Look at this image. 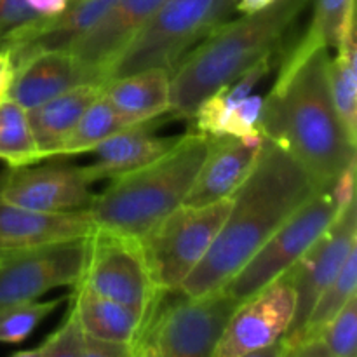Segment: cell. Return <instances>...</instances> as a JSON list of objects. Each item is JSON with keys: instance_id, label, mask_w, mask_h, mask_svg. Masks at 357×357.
<instances>
[{"instance_id": "1", "label": "cell", "mask_w": 357, "mask_h": 357, "mask_svg": "<svg viewBox=\"0 0 357 357\" xmlns=\"http://www.w3.org/2000/svg\"><path fill=\"white\" fill-rule=\"evenodd\" d=\"M260 129L298 160L317 190L333 188L356 162V143L345 132L331 98L326 47H309L298 40L286 54L264 98Z\"/></svg>"}, {"instance_id": "2", "label": "cell", "mask_w": 357, "mask_h": 357, "mask_svg": "<svg viewBox=\"0 0 357 357\" xmlns=\"http://www.w3.org/2000/svg\"><path fill=\"white\" fill-rule=\"evenodd\" d=\"M316 190L298 160L264 136L253 169L230 195L218 236L178 293L195 298L222 289Z\"/></svg>"}, {"instance_id": "3", "label": "cell", "mask_w": 357, "mask_h": 357, "mask_svg": "<svg viewBox=\"0 0 357 357\" xmlns=\"http://www.w3.org/2000/svg\"><path fill=\"white\" fill-rule=\"evenodd\" d=\"M310 2L275 0L258 13L220 24L171 72V114L192 119L206 98L264 59L274 58Z\"/></svg>"}, {"instance_id": "4", "label": "cell", "mask_w": 357, "mask_h": 357, "mask_svg": "<svg viewBox=\"0 0 357 357\" xmlns=\"http://www.w3.org/2000/svg\"><path fill=\"white\" fill-rule=\"evenodd\" d=\"M208 150V136L187 132L164 155L110 178L87 208L94 227L142 239L185 202Z\"/></svg>"}, {"instance_id": "5", "label": "cell", "mask_w": 357, "mask_h": 357, "mask_svg": "<svg viewBox=\"0 0 357 357\" xmlns=\"http://www.w3.org/2000/svg\"><path fill=\"white\" fill-rule=\"evenodd\" d=\"M234 13V0H164L107 73V82L178 63Z\"/></svg>"}, {"instance_id": "6", "label": "cell", "mask_w": 357, "mask_h": 357, "mask_svg": "<svg viewBox=\"0 0 357 357\" xmlns=\"http://www.w3.org/2000/svg\"><path fill=\"white\" fill-rule=\"evenodd\" d=\"M230 197L206 206L181 204L139 239L157 288L174 293L195 271L218 236Z\"/></svg>"}, {"instance_id": "7", "label": "cell", "mask_w": 357, "mask_h": 357, "mask_svg": "<svg viewBox=\"0 0 357 357\" xmlns=\"http://www.w3.org/2000/svg\"><path fill=\"white\" fill-rule=\"evenodd\" d=\"M340 209L333 188L316 190V194L237 271L223 289L243 303L268 282L286 274L333 223Z\"/></svg>"}, {"instance_id": "8", "label": "cell", "mask_w": 357, "mask_h": 357, "mask_svg": "<svg viewBox=\"0 0 357 357\" xmlns=\"http://www.w3.org/2000/svg\"><path fill=\"white\" fill-rule=\"evenodd\" d=\"M77 284L152 317L166 293L157 288L138 239L94 227L86 268Z\"/></svg>"}, {"instance_id": "9", "label": "cell", "mask_w": 357, "mask_h": 357, "mask_svg": "<svg viewBox=\"0 0 357 357\" xmlns=\"http://www.w3.org/2000/svg\"><path fill=\"white\" fill-rule=\"evenodd\" d=\"M171 296L164 295L146 328L155 357H215L241 302L223 288L195 298L178 291Z\"/></svg>"}, {"instance_id": "10", "label": "cell", "mask_w": 357, "mask_h": 357, "mask_svg": "<svg viewBox=\"0 0 357 357\" xmlns=\"http://www.w3.org/2000/svg\"><path fill=\"white\" fill-rule=\"evenodd\" d=\"M87 237L9 248L0 258V309L75 286L86 268Z\"/></svg>"}, {"instance_id": "11", "label": "cell", "mask_w": 357, "mask_h": 357, "mask_svg": "<svg viewBox=\"0 0 357 357\" xmlns=\"http://www.w3.org/2000/svg\"><path fill=\"white\" fill-rule=\"evenodd\" d=\"M357 248V213L356 199L338 211L333 223L321 234L319 239L302 255L289 268L296 305L295 317L284 335V344L291 342L305 324L310 310L316 305L321 293L331 284L352 250Z\"/></svg>"}, {"instance_id": "12", "label": "cell", "mask_w": 357, "mask_h": 357, "mask_svg": "<svg viewBox=\"0 0 357 357\" xmlns=\"http://www.w3.org/2000/svg\"><path fill=\"white\" fill-rule=\"evenodd\" d=\"M94 183L96 178L89 166L30 164L0 173V195L10 204L33 211L68 213L89 208Z\"/></svg>"}, {"instance_id": "13", "label": "cell", "mask_w": 357, "mask_h": 357, "mask_svg": "<svg viewBox=\"0 0 357 357\" xmlns=\"http://www.w3.org/2000/svg\"><path fill=\"white\" fill-rule=\"evenodd\" d=\"M296 296L289 272L279 275L234 310L215 357H241L282 340L295 317Z\"/></svg>"}, {"instance_id": "14", "label": "cell", "mask_w": 357, "mask_h": 357, "mask_svg": "<svg viewBox=\"0 0 357 357\" xmlns=\"http://www.w3.org/2000/svg\"><path fill=\"white\" fill-rule=\"evenodd\" d=\"M164 0H115L107 13L68 49L107 84V73Z\"/></svg>"}, {"instance_id": "15", "label": "cell", "mask_w": 357, "mask_h": 357, "mask_svg": "<svg viewBox=\"0 0 357 357\" xmlns=\"http://www.w3.org/2000/svg\"><path fill=\"white\" fill-rule=\"evenodd\" d=\"M264 132L250 138L215 136L208 138V150L185 197L187 206H206L229 199L253 169L260 153Z\"/></svg>"}, {"instance_id": "16", "label": "cell", "mask_w": 357, "mask_h": 357, "mask_svg": "<svg viewBox=\"0 0 357 357\" xmlns=\"http://www.w3.org/2000/svg\"><path fill=\"white\" fill-rule=\"evenodd\" d=\"M82 84L105 86L103 80L70 51H47L30 58L14 72L7 98L24 110H31Z\"/></svg>"}, {"instance_id": "17", "label": "cell", "mask_w": 357, "mask_h": 357, "mask_svg": "<svg viewBox=\"0 0 357 357\" xmlns=\"http://www.w3.org/2000/svg\"><path fill=\"white\" fill-rule=\"evenodd\" d=\"M93 230L94 223L87 209L42 213L10 204L0 195V244L7 248H28L87 237Z\"/></svg>"}, {"instance_id": "18", "label": "cell", "mask_w": 357, "mask_h": 357, "mask_svg": "<svg viewBox=\"0 0 357 357\" xmlns=\"http://www.w3.org/2000/svg\"><path fill=\"white\" fill-rule=\"evenodd\" d=\"M115 0H68L65 9L28 33L7 52L13 59L14 72L33 56L47 51H68L84 33L96 24Z\"/></svg>"}, {"instance_id": "19", "label": "cell", "mask_w": 357, "mask_h": 357, "mask_svg": "<svg viewBox=\"0 0 357 357\" xmlns=\"http://www.w3.org/2000/svg\"><path fill=\"white\" fill-rule=\"evenodd\" d=\"M100 84H82L26 110L40 160L58 157L84 112L103 94Z\"/></svg>"}, {"instance_id": "20", "label": "cell", "mask_w": 357, "mask_h": 357, "mask_svg": "<svg viewBox=\"0 0 357 357\" xmlns=\"http://www.w3.org/2000/svg\"><path fill=\"white\" fill-rule=\"evenodd\" d=\"M70 305L75 310L86 337L114 344L135 345L152 319L131 307L103 298L82 284L73 286Z\"/></svg>"}, {"instance_id": "21", "label": "cell", "mask_w": 357, "mask_h": 357, "mask_svg": "<svg viewBox=\"0 0 357 357\" xmlns=\"http://www.w3.org/2000/svg\"><path fill=\"white\" fill-rule=\"evenodd\" d=\"M155 121L122 129L101 142L93 150L96 160L89 164V169L96 181L138 169V167L159 159L178 142L180 136L159 138L153 135L155 128L159 126Z\"/></svg>"}, {"instance_id": "22", "label": "cell", "mask_w": 357, "mask_h": 357, "mask_svg": "<svg viewBox=\"0 0 357 357\" xmlns=\"http://www.w3.org/2000/svg\"><path fill=\"white\" fill-rule=\"evenodd\" d=\"M103 94L129 126L159 119L171 108V75L149 68L105 84Z\"/></svg>"}, {"instance_id": "23", "label": "cell", "mask_w": 357, "mask_h": 357, "mask_svg": "<svg viewBox=\"0 0 357 357\" xmlns=\"http://www.w3.org/2000/svg\"><path fill=\"white\" fill-rule=\"evenodd\" d=\"M264 110V98L251 94L246 100L232 105L227 103L220 93L206 98L194 114L197 132L215 138V136H236L250 138L261 132L260 121Z\"/></svg>"}, {"instance_id": "24", "label": "cell", "mask_w": 357, "mask_h": 357, "mask_svg": "<svg viewBox=\"0 0 357 357\" xmlns=\"http://www.w3.org/2000/svg\"><path fill=\"white\" fill-rule=\"evenodd\" d=\"M330 87L335 110L352 143H357V49L356 21L330 58Z\"/></svg>"}, {"instance_id": "25", "label": "cell", "mask_w": 357, "mask_h": 357, "mask_svg": "<svg viewBox=\"0 0 357 357\" xmlns=\"http://www.w3.org/2000/svg\"><path fill=\"white\" fill-rule=\"evenodd\" d=\"M356 289L357 248L352 250V253L349 255V258L345 260L344 267L338 272L337 278H335L333 281H331V284L321 293V296L317 298L314 309L310 310L309 317H307L302 330L298 331V335H296L291 342L286 344V347H291V345L300 344V342H309L321 338V335L326 330L328 324L331 323V319L344 309L345 303H347L352 296H356Z\"/></svg>"}, {"instance_id": "26", "label": "cell", "mask_w": 357, "mask_h": 357, "mask_svg": "<svg viewBox=\"0 0 357 357\" xmlns=\"http://www.w3.org/2000/svg\"><path fill=\"white\" fill-rule=\"evenodd\" d=\"M0 160L9 167L40 162L26 110L10 98L0 101Z\"/></svg>"}, {"instance_id": "27", "label": "cell", "mask_w": 357, "mask_h": 357, "mask_svg": "<svg viewBox=\"0 0 357 357\" xmlns=\"http://www.w3.org/2000/svg\"><path fill=\"white\" fill-rule=\"evenodd\" d=\"M68 0H0V51H7L45 21L58 16Z\"/></svg>"}, {"instance_id": "28", "label": "cell", "mask_w": 357, "mask_h": 357, "mask_svg": "<svg viewBox=\"0 0 357 357\" xmlns=\"http://www.w3.org/2000/svg\"><path fill=\"white\" fill-rule=\"evenodd\" d=\"M131 128L110 105V101L101 94L80 117L68 139L63 145L58 157L77 155V153L93 152L101 142L114 136L115 132Z\"/></svg>"}, {"instance_id": "29", "label": "cell", "mask_w": 357, "mask_h": 357, "mask_svg": "<svg viewBox=\"0 0 357 357\" xmlns=\"http://www.w3.org/2000/svg\"><path fill=\"white\" fill-rule=\"evenodd\" d=\"M314 14L300 42L309 47L337 49L356 21V0H312Z\"/></svg>"}, {"instance_id": "30", "label": "cell", "mask_w": 357, "mask_h": 357, "mask_svg": "<svg viewBox=\"0 0 357 357\" xmlns=\"http://www.w3.org/2000/svg\"><path fill=\"white\" fill-rule=\"evenodd\" d=\"M63 298L51 302H21L0 309V344H21L47 316H51Z\"/></svg>"}, {"instance_id": "31", "label": "cell", "mask_w": 357, "mask_h": 357, "mask_svg": "<svg viewBox=\"0 0 357 357\" xmlns=\"http://www.w3.org/2000/svg\"><path fill=\"white\" fill-rule=\"evenodd\" d=\"M321 340L333 357H357V296L331 319Z\"/></svg>"}, {"instance_id": "32", "label": "cell", "mask_w": 357, "mask_h": 357, "mask_svg": "<svg viewBox=\"0 0 357 357\" xmlns=\"http://www.w3.org/2000/svg\"><path fill=\"white\" fill-rule=\"evenodd\" d=\"M84 335L73 307H68L63 323L42 342V357H80L84 347Z\"/></svg>"}, {"instance_id": "33", "label": "cell", "mask_w": 357, "mask_h": 357, "mask_svg": "<svg viewBox=\"0 0 357 357\" xmlns=\"http://www.w3.org/2000/svg\"><path fill=\"white\" fill-rule=\"evenodd\" d=\"M132 345L114 344V342L98 340V338H84L82 356L80 357H131Z\"/></svg>"}, {"instance_id": "34", "label": "cell", "mask_w": 357, "mask_h": 357, "mask_svg": "<svg viewBox=\"0 0 357 357\" xmlns=\"http://www.w3.org/2000/svg\"><path fill=\"white\" fill-rule=\"evenodd\" d=\"M282 357H333L328 351V347L324 345V342L321 338L317 340H309V342H300V344L291 345V347H286L284 356Z\"/></svg>"}, {"instance_id": "35", "label": "cell", "mask_w": 357, "mask_h": 357, "mask_svg": "<svg viewBox=\"0 0 357 357\" xmlns=\"http://www.w3.org/2000/svg\"><path fill=\"white\" fill-rule=\"evenodd\" d=\"M14 79V65L7 51H0V101L7 98Z\"/></svg>"}, {"instance_id": "36", "label": "cell", "mask_w": 357, "mask_h": 357, "mask_svg": "<svg viewBox=\"0 0 357 357\" xmlns=\"http://www.w3.org/2000/svg\"><path fill=\"white\" fill-rule=\"evenodd\" d=\"M274 2L275 0H234V10L241 14H253Z\"/></svg>"}, {"instance_id": "37", "label": "cell", "mask_w": 357, "mask_h": 357, "mask_svg": "<svg viewBox=\"0 0 357 357\" xmlns=\"http://www.w3.org/2000/svg\"><path fill=\"white\" fill-rule=\"evenodd\" d=\"M131 357H155L153 344H152V340H150V335L146 330H145V333L139 337V340L132 345Z\"/></svg>"}, {"instance_id": "38", "label": "cell", "mask_w": 357, "mask_h": 357, "mask_svg": "<svg viewBox=\"0 0 357 357\" xmlns=\"http://www.w3.org/2000/svg\"><path fill=\"white\" fill-rule=\"evenodd\" d=\"M284 351H286L284 340H279L275 342V344L268 345V347L258 349V351L250 352V354H244L241 357H282L284 356Z\"/></svg>"}, {"instance_id": "39", "label": "cell", "mask_w": 357, "mask_h": 357, "mask_svg": "<svg viewBox=\"0 0 357 357\" xmlns=\"http://www.w3.org/2000/svg\"><path fill=\"white\" fill-rule=\"evenodd\" d=\"M10 357H42V345L35 349H28V351H17Z\"/></svg>"}, {"instance_id": "40", "label": "cell", "mask_w": 357, "mask_h": 357, "mask_svg": "<svg viewBox=\"0 0 357 357\" xmlns=\"http://www.w3.org/2000/svg\"><path fill=\"white\" fill-rule=\"evenodd\" d=\"M7 250H9V248H7V246H3V244H0V258L3 257V253H6Z\"/></svg>"}]
</instances>
